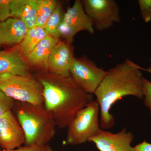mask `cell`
<instances>
[{
	"mask_svg": "<svg viewBox=\"0 0 151 151\" xmlns=\"http://www.w3.org/2000/svg\"><path fill=\"white\" fill-rule=\"evenodd\" d=\"M144 78L139 65L128 59L107 71L94 94L100 107L101 129H109L115 126L111 110L119 100L128 96L143 98Z\"/></svg>",
	"mask_w": 151,
	"mask_h": 151,
	"instance_id": "6da1fadb",
	"label": "cell"
},
{
	"mask_svg": "<svg viewBox=\"0 0 151 151\" xmlns=\"http://www.w3.org/2000/svg\"><path fill=\"white\" fill-rule=\"evenodd\" d=\"M35 76L43 86L44 106L60 129L67 127L78 111L94 100L93 95L84 92L70 76L49 72Z\"/></svg>",
	"mask_w": 151,
	"mask_h": 151,
	"instance_id": "7a4b0ae2",
	"label": "cell"
},
{
	"mask_svg": "<svg viewBox=\"0 0 151 151\" xmlns=\"http://www.w3.org/2000/svg\"><path fill=\"white\" fill-rule=\"evenodd\" d=\"M23 130L25 145L46 146L54 137V119L44 105L16 101L13 109Z\"/></svg>",
	"mask_w": 151,
	"mask_h": 151,
	"instance_id": "3957f363",
	"label": "cell"
},
{
	"mask_svg": "<svg viewBox=\"0 0 151 151\" xmlns=\"http://www.w3.org/2000/svg\"><path fill=\"white\" fill-rule=\"evenodd\" d=\"M0 89L16 101L44 105L43 86L32 74H0Z\"/></svg>",
	"mask_w": 151,
	"mask_h": 151,
	"instance_id": "277c9868",
	"label": "cell"
},
{
	"mask_svg": "<svg viewBox=\"0 0 151 151\" xmlns=\"http://www.w3.org/2000/svg\"><path fill=\"white\" fill-rule=\"evenodd\" d=\"M100 107L92 100L76 114L68 126L65 142L77 145L89 142L100 129Z\"/></svg>",
	"mask_w": 151,
	"mask_h": 151,
	"instance_id": "5b68a950",
	"label": "cell"
},
{
	"mask_svg": "<svg viewBox=\"0 0 151 151\" xmlns=\"http://www.w3.org/2000/svg\"><path fill=\"white\" fill-rule=\"evenodd\" d=\"M107 73L95 63L85 56L74 58L70 69V76L84 92L94 94Z\"/></svg>",
	"mask_w": 151,
	"mask_h": 151,
	"instance_id": "8992f818",
	"label": "cell"
},
{
	"mask_svg": "<svg viewBox=\"0 0 151 151\" xmlns=\"http://www.w3.org/2000/svg\"><path fill=\"white\" fill-rule=\"evenodd\" d=\"M82 3L93 27L97 30L109 29L121 21L119 6L114 0H83Z\"/></svg>",
	"mask_w": 151,
	"mask_h": 151,
	"instance_id": "52a82bcc",
	"label": "cell"
},
{
	"mask_svg": "<svg viewBox=\"0 0 151 151\" xmlns=\"http://www.w3.org/2000/svg\"><path fill=\"white\" fill-rule=\"evenodd\" d=\"M82 31L93 34L94 29L92 20L84 10L82 1L76 0L73 6L64 13L58 32L60 38L72 44L76 35Z\"/></svg>",
	"mask_w": 151,
	"mask_h": 151,
	"instance_id": "ba28073f",
	"label": "cell"
},
{
	"mask_svg": "<svg viewBox=\"0 0 151 151\" xmlns=\"http://www.w3.org/2000/svg\"><path fill=\"white\" fill-rule=\"evenodd\" d=\"M25 144L23 130L12 111L0 117V147L3 150H12Z\"/></svg>",
	"mask_w": 151,
	"mask_h": 151,
	"instance_id": "9c48e42d",
	"label": "cell"
},
{
	"mask_svg": "<svg viewBox=\"0 0 151 151\" xmlns=\"http://www.w3.org/2000/svg\"><path fill=\"white\" fill-rule=\"evenodd\" d=\"M134 139V134L128 132L126 128L116 133L100 128L89 142L95 144L99 151H134L131 146Z\"/></svg>",
	"mask_w": 151,
	"mask_h": 151,
	"instance_id": "30bf717a",
	"label": "cell"
},
{
	"mask_svg": "<svg viewBox=\"0 0 151 151\" xmlns=\"http://www.w3.org/2000/svg\"><path fill=\"white\" fill-rule=\"evenodd\" d=\"M74 58L72 44L60 40L52 50L47 72L65 77L70 76V68Z\"/></svg>",
	"mask_w": 151,
	"mask_h": 151,
	"instance_id": "8fae6325",
	"label": "cell"
},
{
	"mask_svg": "<svg viewBox=\"0 0 151 151\" xmlns=\"http://www.w3.org/2000/svg\"><path fill=\"white\" fill-rule=\"evenodd\" d=\"M31 70L19 45L0 51V74L27 75L32 74Z\"/></svg>",
	"mask_w": 151,
	"mask_h": 151,
	"instance_id": "7c38bea8",
	"label": "cell"
},
{
	"mask_svg": "<svg viewBox=\"0 0 151 151\" xmlns=\"http://www.w3.org/2000/svg\"><path fill=\"white\" fill-rule=\"evenodd\" d=\"M60 40L48 35L37 45L26 57V60L32 70L36 73L48 71V60L52 49Z\"/></svg>",
	"mask_w": 151,
	"mask_h": 151,
	"instance_id": "4fadbf2b",
	"label": "cell"
},
{
	"mask_svg": "<svg viewBox=\"0 0 151 151\" xmlns=\"http://www.w3.org/2000/svg\"><path fill=\"white\" fill-rule=\"evenodd\" d=\"M29 29L19 19L10 17L0 22V45L12 47L19 45Z\"/></svg>",
	"mask_w": 151,
	"mask_h": 151,
	"instance_id": "5bb4252c",
	"label": "cell"
},
{
	"mask_svg": "<svg viewBox=\"0 0 151 151\" xmlns=\"http://www.w3.org/2000/svg\"><path fill=\"white\" fill-rule=\"evenodd\" d=\"M10 8L11 17L21 20L29 29L35 26L37 0H12Z\"/></svg>",
	"mask_w": 151,
	"mask_h": 151,
	"instance_id": "9a60e30c",
	"label": "cell"
},
{
	"mask_svg": "<svg viewBox=\"0 0 151 151\" xmlns=\"http://www.w3.org/2000/svg\"><path fill=\"white\" fill-rule=\"evenodd\" d=\"M48 35V33L43 27L35 26L29 29L24 38L19 45L20 51L25 58Z\"/></svg>",
	"mask_w": 151,
	"mask_h": 151,
	"instance_id": "2e32d148",
	"label": "cell"
},
{
	"mask_svg": "<svg viewBox=\"0 0 151 151\" xmlns=\"http://www.w3.org/2000/svg\"><path fill=\"white\" fill-rule=\"evenodd\" d=\"M37 2L35 26L44 27L56 8L58 1L55 0H37Z\"/></svg>",
	"mask_w": 151,
	"mask_h": 151,
	"instance_id": "e0dca14e",
	"label": "cell"
},
{
	"mask_svg": "<svg viewBox=\"0 0 151 151\" xmlns=\"http://www.w3.org/2000/svg\"><path fill=\"white\" fill-rule=\"evenodd\" d=\"M64 13L60 3L58 2L56 8L43 27L49 35L56 39L60 40L58 29L62 22Z\"/></svg>",
	"mask_w": 151,
	"mask_h": 151,
	"instance_id": "ac0fdd59",
	"label": "cell"
},
{
	"mask_svg": "<svg viewBox=\"0 0 151 151\" xmlns=\"http://www.w3.org/2000/svg\"><path fill=\"white\" fill-rule=\"evenodd\" d=\"M16 101L0 89V117L9 111H12Z\"/></svg>",
	"mask_w": 151,
	"mask_h": 151,
	"instance_id": "d6986e66",
	"label": "cell"
},
{
	"mask_svg": "<svg viewBox=\"0 0 151 151\" xmlns=\"http://www.w3.org/2000/svg\"><path fill=\"white\" fill-rule=\"evenodd\" d=\"M141 16L145 22L151 20V0H139Z\"/></svg>",
	"mask_w": 151,
	"mask_h": 151,
	"instance_id": "ffe728a7",
	"label": "cell"
},
{
	"mask_svg": "<svg viewBox=\"0 0 151 151\" xmlns=\"http://www.w3.org/2000/svg\"><path fill=\"white\" fill-rule=\"evenodd\" d=\"M144 104L148 108L151 114V81L144 78L143 86Z\"/></svg>",
	"mask_w": 151,
	"mask_h": 151,
	"instance_id": "44dd1931",
	"label": "cell"
},
{
	"mask_svg": "<svg viewBox=\"0 0 151 151\" xmlns=\"http://www.w3.org/2000/svg\"><path fill=\"white\" fill-rule=\"evenodd\" d=\"M12 0H0V22L11 17Z\"/></svg>",
	"mask_w": 151,
	"mask_h": 151,
	"instance_id": "7402d4cb",
	"label": "cell"
},
{
	"mask_svg": "<svg viewBox=\"0 0 151 151\" xmlns=\"http://www.w3.org/2000/svg\"><path fill=\"white\" fill-rule=\"evenodd\" d=\"M2 151H46V146L34 145L26 146L21 147L12 150Z\"/></svg>",
	"mask_w": 151,
	"mask_h": 151,
	"instance_id": "603a6c76",
	"label": "cell"
},
{
	"mask_svg": "<svg viewBox=\"0 0 151 151\" xmlns=\"http://www.w3.org/2000/svg\"><path fill=\"white\" fill-rule=\"evenodd\" d=\"M134 151H151V143L144 140L134 147Z\"/></svg>",
	"mask_w": 151,
	"mask_h": 151,
	"instance_id": "cb8c5ba5",
	"label": "cell"
},
{
	"mask_svg": "<svg viewBox=\"0 0 151 151\" xmlns=\"http://www.w3.org/2000/svg\"><path fill=\"white\" fill-rule=\"evenodd\" d=\"M139 68L141 70H145V71H147V72H149V73H150L151 74V66H150V67H149L148 68H143L141 67V66H139Z\"/></svg>",
	"mask_w": 151,
	"mask_h": 151,
	"instance_id": "d4e9b609",
	"label": "cell"
},
{
	"mask_svg": "<svg viewBox=\"0 0 151 151\" xmlns=\"http://www.w3.org/2000/svg\"><path fill=\"white\" fill-rule=\"evenodd\" d=\"M46 151H53L50 146L48 145L46 146Z\"/></svg>",
	"mask_w": 151,
	"mask_h": 151,
	"instance_id": "484cf974",
	"label": "cell"
},
{
	"mask_svg": "<svg viewBox=\"0 0 151 151\" xmlns=\"http://www.w3.org/2000/svg\"><path fill=\"white\" fill-rule=\"evenodd\" d=\"M0 151H2L1 150V147H0Z\"/></svg>",
	"mask_w": 151,
	"mask_h": 151,
	"instance_id": "4316f807",
	"label": "cell"
}]
</instances>
